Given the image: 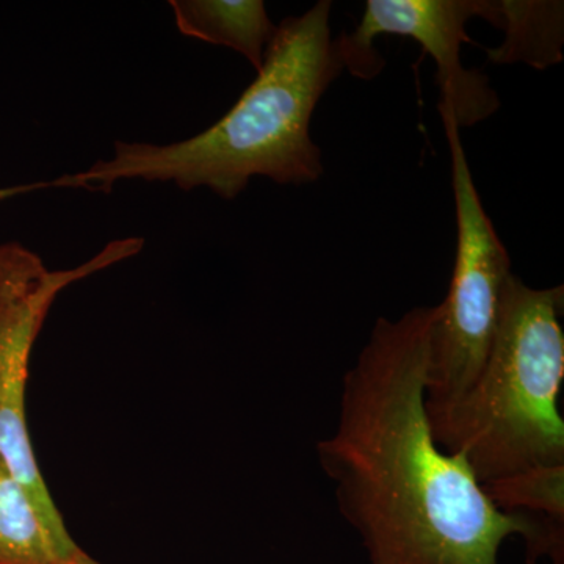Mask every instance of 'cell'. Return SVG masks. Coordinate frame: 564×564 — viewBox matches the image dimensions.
<instances>
[{"label": "cell", "mask_w": 564, "mask_h": 564, "mask_svg": "<svg viewBox=\"0 0 564 564\" xmlns=\"http://www.w3.org/2000/svg\"><path fill=\"white\" fill-rule=\"evenodd\" d=\"M440 304L375 322L344 375L317 462L370 564H499L511 536L529 564H564V525L505 513L459 456L434 441L426 410Z\"/></svg>", "instance_id": "6da1fadb"}, {"label": "cell", "mask_w": 564, "mask_h": 564, "mask_svg": "<svg viewBox=\"0 0 564 564\" xmlns=\"http://www.w3.org/2000/svg\"><path fill=\"white\" fill-rule=\"evenodd\" d=\"M332 10L329 0H321L278 24L256 79L206 131L169 144L117 141L109 159L40 188L110 193L121 181L161 182L184 192L209 188L232 202L252 177L314 184L325 166L311 121L345 70L329 24Z\"/></svg>", "instance_id": "7a4b0ae2"}, {"label": "cell", "mask_w": 564, "mask_h": 564, "mask_svg": "<svg viewBox=\"0 0 564 564\" xmlns=\"http://www.w3.org/2000/svg\"><path fill=\"white\" fill-rule=\"evenodd\" d=\"M564 288L511 273L484 367L458 399L429 408L434 441L481 485L564 464Z\"/></svg>", "instance_id": "3957f363"}, {"label": "cell", "mask_w": 564, "mask_h": 564, "mask_svg": "<svg viewBox=\"0 0 564 564\" xmlns=\"http://www.w3.org/2000/svg\"><path fill=\"white\" fill-rule=\"evenodd\" d=\"M443 118L452 161L456 254L447 296L433 333L426 406L452 403L474 383L491 347L511 261L486 214L451 113Z\"/></svg>", "instance_id": "277c9868"}, {"label": "cell", "mask_w": 564, "mask_h": 564, "mask_svg": "<svg viewBox=\"0 0 564 564\" xmlns=\"http://www.w3.org/2000/svg\"><path fill=\"white\" fill-rule=\"evenodd\" d=\"M143 247L140 237H124L74 269L51 270L24 245L0 243V458L51 532L65 543L74 540L36 464L25 417L33 345L52 304L68 285L133 258Z\"/></svg>", "instance_id": "5b68a950"}, {"label": "cell", "mask_w": 564, "mask_h": 564, "mask_svg": "<svg viewBox=\"0 0 564 564\" xmlns=\"http://www.w3.org/2000/svg\"><path fill=\"white\" fill-rule=\"evenodd\" d=\"M484 18L499 28V2L491 0H367L361 22L351 33L336 39L344 69L362 80L377 77L384 61L373 43L381 35L417 41L423 54L436 62L440 113H451L459 129L488 120L500 101L481 70L462 62L464 44L470 43L466 25Z\"/></svg>", "instance_id": "8992f818"}, {"label": "cell", "mask_w": 564, "mask_h": 564, "mask_svg": "<svg viewBox=\"0 0 564 564\" xmlns=\"http://www.w3.org/2000/svg\"><path fill=\"white\" fill-rule=\"evenodd\" d=\"M170 7L182 35L228 47L261 70L276 33L262 0H170Z\"/></svg>", "instance_id": "52a82bcc"}, {"label": "cell", "mask_w": 564, "mask_h": 564, "mask_svg": "<svg viewBox=\"0 0 564 564\" xmlns=\"http://www.w3.org/2000/svg\"><path fill=\"white\" fill-rule=\"evenodd\" d=\"M84 554L51 532L0 458V564H80Z\"/></svg>", "instance_id": "ba28073f"}, {"label": "cell", "mask_w": 564, "mask_h": 564, "mask_svg": "<svg viewBox=\"0 0 564 564\" xmlns=\"http://www.w3.org/2000/svg\"><path fill=\"white\" fill-rule=\"evenodd\" d=\"M499 47L486 50L489 62L525 63L544 70L563 62L564 3L556 0H502Z\"/></svg>", "instance_id": "9c48e42d"}, {"label": "cell", "mask_w": 564, "mask_h": 564, "mask_svg": "<svg viewBox=\"0 0 564 564\" xmlns=\"http://www.w3.org/2000/svg\"><path fill=\"white\" fill-rule=\"evenodd\" d=\"M481 486L505 513L530 514L564 525V464L534 467Z\"/></svg>", "instance_id": "30bf717a"}, {"label": "cell", "mask_w": 564, "mask_h": 564, "mask_svg": "<svg viewBox=\"0 0 564 564\" xmlns=\"http://www.w3.org/2000/svg\"><path fill=\"white\" fill-rule=\"evenodd\" d=\"M31 191V185H24V187L17 188H0V202L10 198V196L21 195V193H28Z\"/></svg>", "instance_id": "8fae6325"}, {"label": "cell", "mask_w": 564, "mask_h": 564, "mask_svg": "<svg viewBox=\"0 0 564 564\" xmlns=\"http://www.w3.org/2000/svg\"><path fill=\"white\" fill-rule=\"evenodd\" d=\"M80 564H101V563L96 562L95 558H91V556L88 555L87 552H85V554L82 555Z\"/></svg>", "instance_id": "7c38bea8"}]
</instances>
